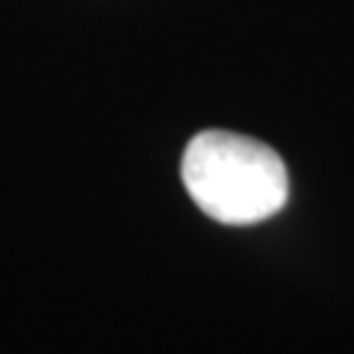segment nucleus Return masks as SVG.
<instances>
[{
    "label": "nucleus",
    "instance_id": "nucleus-1",
    "mask_svg": "<svg viewBox=\"0 0 354 354\" xmlns=\"http://www.w3.org/2000/svg\"><path fill=\"white\" fill-rule=\"evenodd\" d=\"M180 177L198 209L221 225H257L290 198L281 153L230 130L198 133L183 151Z\"/></svg>",
    "mask_w": 354,
    "mask_h": 354
}]
</instances>
